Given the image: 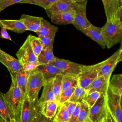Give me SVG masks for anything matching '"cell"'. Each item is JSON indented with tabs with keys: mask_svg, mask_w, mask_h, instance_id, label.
<instances>
[{
	"mask_svg": "<svg viewBox=\"0 0 122 122\" xmlns=\"http://www.w3.org/2000/svg\"><path fill=\"white\" fill-rule=\"evenodd\" d=\"M3 96L11 111L14 119L19 122L26 94L14 82L11 81L10 89L5 93H3Z\"/></svg>",
	"mask_w": 122,
	"mask_h": 122,
	"instance_id": "1",
	"label": "cell"
},
{
	"mask_svg": "<svg viewBox=\"0 0 122 122\" xmlns=\"http://www.w3.org/2000/svg\"><path fill=\"white\" fill-rule=\"evenodd\" d=\"M102 33L108 49L122 41V27L116 21L107 20L102 27Z\"/></svg>",
	"mask_w": 122,
	"mask_h": 122,
	"instance_id": "2",
	"label": "cell"
},
{
	"mask_svg": "<svg viewBox=\"0 0 122 122\" xmlns=\"http://www.w3.org/2000/svg\"><path fill=\"white\" fill-rule=\"evenodd\" d=\"M42 74L34 70L28 78L26 95L32 101L38 100V96L40 90L45 82Z\"/></svg>",
	"mask_w": 122,
	"mask_h": 122,
	"instance_id": "3",
	"label": "cell"
},
{
	"mask_svg": "<svg viewBox=\"0 0 122 122\" xmlns=\"http://www.w3.org/2000/svg\"><path fill=\"white\" fill-rule=\"evenodd\" d=\"M100 65L101 62L92 65H83L78 76L79 85L85 90L98 76Z\"/></svg>",
	"mask_w": 122,
	"mask_h": 122,
	"instance_id": "4",
	"label": "cell"
},
{
	"mask_svg": "<svg viewBox=\"0 0 122 122\" xmlns=\"http://www.w3.org/2000/svg\"><path fill=\"white\" fill-rule=\"evenodd\" d=\"M16 56L22 66L28 64L38 65L37 57L32 50L28 38L17 52Z\"/></svg>",
	"mask_w": 122,
	"mask_h": 122,
	"instance_id": "5",
	"label": "cell"
},
{
	"mask_svg": "<svg viewBox=\"0 0 122 122\" xmlns=\"http://www.w3.org/2000/svg\"><path fill=\"white\" fill-rule=\"evenodd\" d=\"M106 96L101 94L94 104L90 108L88 118L92 122H102L106 116Z\"/></svg>",
	"mask_w": 122,
	"mask_h": 122,
	"instance_id": "6",
	"label": "cell"
},
{
	"mask_svg": "<svg viewBox=\"0 0 122 122\" xmlns=\"http://www.w3.org/2000/svg\"><path fill=\"white\" fill-rule=\"evenodd\" d=\"M38 100L30 101L26 95L19 122H31L39 112Z\"/></svg>",
	"mask_w": 122,
	"mask_h": 122,
	"instance_id": "7",
	"label": "cell"
},
{
	"mask_svg": "<svg viewBox=\"0 0 122 122\" xmlns=\"http://www.w3.org/2000/svg\"><path fill=\"white\" fill-rule=\"evenodd\" d=\"M51 64L61 70L64 74H69L77 76L81 72L84 65L57 57Z\"/></svg>",
	"mask_w": 122,
	"mask_h": 122,
	"instance_id": "8",
	"label": "cell"
},
{
	"mask_svg": "<svg viewBox=\"0 0 122 122\" xmlns=\"http://www.w3.org/2000/svg\"><path fill=\"white\" fill-rule=\"evenodd\" d=\"M87 1L77 3L75 9V17L73 25L80 31L92 25L86 16Z\"/></svg>",
	"mask_w": 122,
	"mask_h": 122,
	"instance_id": "9",
	"label": "cell"
},
{
	"mask_svg": "<svg viewBox=\"0 0 122 122\" xmlns=\"http://www.w3.org/2000/svg\"><path fill=\"white\" fill-rule=\"evenodd\" d=\"M106 103L116 122H122V110L120 105V95L113 93L108 88L106 95Z\"/></svg>",
	"mask_w": 122,
	"mask_h": 122,
	"instance_id": "10",
	"label": "cell"
},
{
	"mask_svg": "<svg viewBox=\"0 0 122 122\" xmlns=\"http://www.w3.org/2000/svg\"><path fill=\"white\" fill-rule=\"evenodd\" d=\"M77 2L73 0H58L49 8L45 9L48 17L51 18L54 15L75 10Z\"/></svg>",
	"mask_w": 122,
	"mask_h": 122,
	"instance_id": "11",
	"label": "cell"
},
{
	"mask_svg": "<svg viewBox=\"0 0 122 122\" xmlns=\"http://www.w3.org/2000/svg\"><path fill=\"white\" fill-rule=\"evenodd\" d=\"M119 55V51L118 50L109 58L101 62L98 76H103L110 81L112 72L118 63Z\"/></svg>",
	"mask_w": 122,
	"mask_h": 122,
	"instance_id": "12",
	"label": "cell"
},
{
	"mask_svg": "<svg viewBox=\"0 0 122 122\" xmlns=\"http://www.w3.org/2000/svg\"><path fill=\"white\" fill-rule=\"evenodd\" d=\"M109 81L103 76H98L85 89L86 93L88 94L97 92L106 96L109 88Z\"/></svg>",
	"mask_w": 122,
	"mask_h": 122,
	"instance_id": "13",
	"label": "cell"
},
{
	"mask_svg": "<svg viewBox=\"0 0 122 122\" xmlns=\"http://www.w3.org/2000/svg\"><path fill=\"white\" fill-rule=\"evenodd\" d=\"M0 62L8 70L10 73L15 72L22 68L18 59L2 50L0 48Z\"/></svg>",
	"mask_w": 122,
	"mask_h": 122,
	"instance_id": "14",
	"label": "cell"
},
{
	"mask_svg": "<svg viewBox=\"0 0 122 122\" xmlns=\"http://www.w3.org/2000/svg\"><path fill=\"white\" fill-rule=\"evenodd\" d=\"M38 105L40 113L47 119L52 120L57 112L59 104L56 101H51L38 103Z\"/></svg>",
	"mask_w": 122,
	"mask_h": 122,
	"instance_id": "15",
	"label": "cell"
},
{
	"mask_svg": "<svg viewBox=\"0 0 122 122\" xmlns=\"http://www.w3.org/2000/svg\"><path fill=\"white\" fill-rule=\"evenodd\" d=\"M81 31L96 42L102 48H105L106 44L102 35V28L96 27L92 24Z\"/></svg>",
	"mask_w": 122,
	"mask_h": 122,
	"instance_id": "16",
	"label": "cell"
},
{
	"mask_svg": "<svg viewBox=\"0 0 122 122\" xmlns=\"http://www.w3.org/2000/svg\"><path fill=\"white\" fill-rule=\"evenodd\" d=\"M41 72L45 81L53 79L59 74H63V72L51 63L38 65L34 70Z\"/></svg>",
	"mask_w": 122,
	"mask_h": 122,
	"instance_id": "17",
	"label": "cell"
},
{
	"mask_svg": "<svg viewBox=\"0 0 122 122\" xmlns=\"http://www.w3.org/2000/svg\"><path fill=\"white\" fill-rule=\"evenodd\" d=\"M43 18L32 16L26 14H22L20 20L24 24L27 30L34 32H37L40 29Z\"/></svg>",
	"mask_w": 122,
	"mask_h": 122,
	"instance_id": "18",
	"label": "cell"
},
{
	"mask_svg": "<svg viewBox=\"0 0 122 122\" xmlns=\"http://www.w3.org/2000/svg\"><path fill=\"white\" fill-rule=\"evenodd\" d=\"M107 20L116 21L119 8L117 0H102Z\"/></svg>",
	"mask_w": 122,
	"mask_h": 122,
	"instance_id": "19",
	"label": "cell"
},
{
	"mask_svg": "<svg viewBox=\"0 0 122 122\" xmlns=\"http://www.w3.org/2000/svg\"><path fill=\"white\" fill-rule=\"evenodd\" d=\"M75 14V10H72L54 15L50 19L51 21L56 24L66 25L73 24Z\"/></svg>",
	"mask_w": 122,
	"mask_h": 122,
	"instance_id": "20",
	"label": "cell"
},
{
	"mask_svg": "<svg viewBox=\"0 0 122 122\" xmlns=\"http://www.w3.org/2000/svg\"><path fill=\"white\" fill-rule=\"evenodd\" d=\"M10 74L11 77V81L14 82L26 94L28 77L23 68L16 72H10Z\"/></svg>",
	"mask_w": 122,
	"mask_h": 122,
	"instance_id": "21",
	"label": "cell"
},
{
	"mask_svg": "<svg viewBox=\"0 0 122 122\" xmlns=\"http://www.w3.org/2000/svg\"><path fill=\"white\" fill-rule=\"evenodd\" d=\"M0 21L2 28H5L12 31L21 33L27 30L25 25L20 20H0Z\"/></svg>",
	"mask_w": 122,
	"mask_h": 122,
	"instance_id": "22",
	"label": "cell"
},
{
	"mask_svg": "<svg viewBox=\"0 0 122 122\" xmlns=\"http://www.w3.org/2000/svg\"><path fill=\"white\" fill-rule=\"evenodd\" d=\"M53 79H49L45 81L42 94L38 101V103L55 101V95L53 90Z\"/></svg>",
	"mask_w": 122,
	"mask_h": 122,
	"instance_id": "23",
	"label": "cell"
},
{
	"mask_svg": "<svg viewBox=\"0 0 122 122\" xmlns=\"http://www.w3.org/2000/svg\"><path fill=\"white\" fill-rule=\"evenodd\" d=\"M58 31V27L51 25L48 21L42 19L39 30L35 33L38 36H50L55 37Z\"/></svg>",
	"mask_w": 122,
	"mask_h": 122,
	"instance_id": "24",
	"label": "cell"
},
{
	"mask_svg": "<svg viewBox=\"0 0 122 122\" xmlns=\"http://www.w3.org/2000/svg\"><path fill=\"white\" fill-rule=\"evenodd\" d=\"M0 117L6 122H10L11 120L14 119V115L1 92H0Z\"/></svg>",
	"mask_w": 122,
	"mask_h": 122,
	"instance_id": "25",
	"label": "cell"
},
{
	"mask_svg": "<svg viewBox=\"0 0 122 122\" xmlns=\"http://www.w3.org/2000/svg\"><path fill=\"white\" fill-rule=\"evenodd\" d=\"M109 88L113 93L121 95L122 93V73L113 76L110 80Z\"/></svg>",
	"mask_w": 122,
	"mask_h": 122,
	"instance_id": "26",
	"label": "cell"
},
{
	"mask_svg": "<svg viewBox=\"0 0 122 122\" xmlns=\"http://www.w3.org/2000/svg\"><path fill=\"white\" fill-rule=\"evenodd\" d=\"M56 58L53 52V50L42 49L37 57L38 65L51 63Z\"/></svg>",
	"mask_w": 122,
	"mask_h": 122,
	"instance_id": "27",
	"label": "cell"
},
{
	"mask_svg": "<svg viewBox=\"0 0 122 122\" xmlns=\"http://www.w3.org/2000/svg\"><path fill=\"white\" fill-rule=\"evenodd\" d=\"M78 85H79L78 76L63 74L61 84L62 92L71 88H76Z\"/></svg>",
	"mask_w": 122,
	"mask_h": 122,
	"instance_id": "28",
	"label": "cell"
},
{
	"mask_svg": "<svg viewBox=\"0 0 122 122\" xmlns=\"http://www.w3.org/2000/svg\"><path fill=\"white\" fill-rule=\"evenodd\" d=\"M70 115L65 105H59L57 112L52 120V122H69Z\"/></svg>",
	"mask_w": 122,
	"mask_h": 122,
	"instance_id": "29",
	"label": "cell"
},
{
	"mask_svg": "<svg viewBox=\"0 0 122 122\" xmlns=\"http://www.w3.org/2000/svg\"><path fill=\"white\" fill-rule=\"evenodd\" d=\"M63 74H57L53 79V90L55 95V101L59 102V100L62 92L61 84Z\"/></svg>",
	"mask_w": 122,
	"mask_h": 122,
	"instance_id": "30",
	"label": "cell"
},
{
	"mask_svg": "<svg viewBox=\"0 0 122 122\" xmlns=\"http://www.w3.org/2000/svg\"><path fill=\"white\" fill-rule=\"evenodd\" d=\"M80 110L76 122H85L89 117L90 107L83 100L80 102Z\"/></svg>",
	"mask_w": 122,
	"mask_h": 122,
	"instance_id": "31",
	"label": "cell"
},
{
	"mask_svg": "<svg viewBox=\"0 0 122 122\" xmlns=\"http://www.w3.org/2000/svg\"><path fill=\"white\" fill-rule=\"evenodd\" d=\"M27 38L29 39L34 53L37 57L43 49L39 37L30 34Z\"/></svg>",
	"mask_w": 122,
	"mask_h": 122,
	"instance_id": "32",
	"label": "cell"
},
{
	"mask_svg": "<svg viewBox=\"0 0 122 122\" xmlns=\"http://www.w3.org/2000/svg\"><path fill=\"white\" fill-rule=\"evenodd\" d=\"M85 94V90L80 86L78 85L75 88L73 92L68 101L76 103H79L83 99Z\"/></svg>",
	"mask_w": 122,
	"mask_h": 122,
	"instance_id": "33",
	"label": "cell"
},
{
	"mask_svg": "<svg viewBox=\"0 0 122 122\" xmlns=\"http://www.w3.org/2000/svg\"><path fill=\"white\" fill-rule=\"evenodd\" d=\"M58 0H24L21 3H29L40 6L45 10L49 8L52 4Z\"/></svg>",
	"mask_w": 122,
	"mask_h": 122,
	"instance_id": "34",
	"label": "cell"
},
{
	"mask_svg": "<svg viewBox=\"0 0 122 122\" xmlns=\"http://www.w3.org/2000/svg\"><path fill=\"white\" fill-rule=\"evenodd\" d=\"M101 93L97 92H94L85 95L83 100H84L88 104L90 108L92 107L97 100L100 97Z\"/></svg>",
	"mask_w": 122,
	"mask_h": 122,
	"instance_id": "35",
	"label": "cell"
},
{
	"mask_svg": "<svg viewBox=\"0 0 122 122\" xmlns=\"http://www.w3.org/2000/svg\"><path fill=\"white\" fill-rule=\"evenodd\" d=\"M38 37L41 43L43 49L53 50L54 37L44 36H38Z\"/></svg>",
	"mask_w": 122,
	"mask_h": 122,
	"instance_id": "36",
	"label": "cell"
},
{
	"mask_svg": "<svg viewBox=\"0 0 122 122\" xmlns=\"http://www.w3.org/2000/svg\"><path fill=\"white\" fill-rule=\"evenodd\" d=\"M75 88H71L61 92L59 100V105L63 104L65 102L68 101L69 100Z\"/></svg>",
	"mask_w": 122,
	"mask_h": 122,
	"instance_id": "37",
	"label": "cell"
},
{
	"mask_svg": "<svg viewBox=\"0 0 122 122\" xmlns=\"http://www.w3.org/2000/svg\"><path fill=\"white\" fill-rule=\"evenodd\" d=\"M24 0H0V12L11 5L20 3Z\"/></svg>",
	"mask_w": 122,
	"mask_h": 122,
	"instance_id": "38",
	"label": "cell"
},
{
	"mask_svg": "<svg viewBox=\"0 0 122 122\" xmlns=\"http://www.w3.org/2000/svg\"><path fill=\"white\" fill-rule=\"evenodd\" d=\"M78 103L70 102L69 101L65 102L63 103V104L65 105V106L67 108V110L70 116L71 115V114L72 113V112H74Z\"/></svg>",
	"mask_w": 122,
	"mask_h": 122,
	"instance_id": "39",
	"label": "cell"
},
{
	"mask_svg": "<svg viewBox=\"0 0 122 122\" xmlns=\"http://www.w3.org/2000/svg\"><path fill=\"white\" fill-rule=\"evenodd\" d=\"M80 110V102L78 103L71 115L70 116V120L69 122H76L78 117V115L79 113Z\"/></svg>",
	"mask_w": 122,
	"mask_h": 122,
	"instance_id": "40",
	"label": "cell"
},
{
	"mask_svg": "<svg viewBox=\"0 0 122 122\" xmlns=\"http://www.w3.org/2000/svg\"><path fill=\"white\" fill-rule=\"evenodd\" d=\"M51 120L47 119L39 112L36 117L31 122H50Z\"/></svg>",
	"mask_w": 122,
	"mask_h": 122,
	"instance_id": "41",
	"label": "cell"
},
{
	"mask_svg": "<svg viewBox=\"0 0 122 122\" xmlns=\"http://www.w3.org/2000/svg\"><path fill=\"white\" fill-rule=\"evenodd\" d=\"M105 122H116L114 118L111 113L109 109L107 106L106 109V116L105 119Z\"/></svg>",
	"mask_w": 122,
	"mask_h": 122,
	"instance_id": "42",
	"label": "cell"
},
{
	"mask_svg": "<svg viewBox=\"0 0 122 122\" xmlns=\"http://www.w3.org/2000/svg\"><path fill=\"white\" fill-rule=\"evenodd\" d=\"M0 30V37L1 38L9 40L10 41H12L11 38H10V36L8 33L7 31V29L5 28H1Z\"/></svg>",
	"mask_w": 122,
	"mask_h": 122,
	"instance_id": "43",
	"label": "cell"
},
{
	"mask_svg": "<svg viewBox=\"0 0 122 122\" xmlns=\"http://www.w3.org/2000/svg\"><path fill=\"white\" fill-rule=\"evenodd\" d=\"M116 21L122 27V4L119 8Z\"/></svg>",
	"mask_w": 122,
	"mask_h": 122,
	"instance_id": "44",
	"label": "cell"
},
{
	"mask_svg": "<svg viewBox=\"0 0 122 122\" xmlns=\"http://www.w3.org/2000/svg\"><path fill=\"white\" fill-rule=\"evenodd\" d=\"M119 51V55L117 59V62L119 63L122 61V41H121V44L120 48L118 49Z\"/></svg>",
	"mask_w": 122,
	"mask_h": 122,
	"instance_id": "45",
	"label": "cell"
},
{
	"mask_svg": "<svg viewBox=\"0 0 122 122\" xmlns=\"http://www.w3.org/2000/svg\"><path fill=\"white\" fill-rule=\"evenodd\" d=\"M74 0L75 2H77V3H79V2H82L85 1H87V0Z\"/></svg>",
	"mask_w": 122,
	"mask_h": 122,
	"instance_id": "46",
	"label": "cell"
},
{
	"mask_svg": "<svg viewBox=\"0 0 122 122\" xmlns=\"http://www.w3.org/2000/svg\"><path fill=\"white\" fill-rule=\"evenodd\" d=\"M120 105L122 110V93L120 95Z\"/></svg>",
	"mask_w": 122,
	"mask_h": 122,
	"instance_id": "47",
	"label": "cell"
},
{
	"mask_svg": "<svg viewBox=\"0 0 122 122\" xmlns=\"http://www.w3.org/2000/svg\"><path fill=\"white\" fill-rule=\"evenodd\" d=\"M118 4H119V7L122 4V0H117Z\"/></svg>",
	"mask_w": 122,
	"mask_h": 122,
	"instance_id": "48",
	"label": "cell"
},
{
	"mask_svg": "<svg viewBox=\"0 0 122 122\" xmlns=\"http://www.w3.org/2000/svg\"><path fill=\"white\" fill-rule=\"evenodd\" d=\"M10 122H17L15 120V119H13L11 120H10Z\"/></svg>",
	"mask_w": 122,
	"mask_h": 122,
	"instance_id": "49",
	"label": "cell"
},
{
	"mask_svg": "<svg viewBox=\"0 0 122 122\" xmlns=\"http://www.w3.org/2000/svg\"><path fill=\"white\" fill-rule=\"evenodd\" d=\"M0 122H6L4 120H3L0 117Z\"/></svg>",
	"mask_w": 122,
	"mask_h": 122,
	"instance_id": "50",
	"label": "cell"
},
{
	"mask_svg": "<svg viewBox=\"0 0 122 122\" xmlns=\"http://www.w3.org/2000/svg\"><path fill=\"white\" fill-rule=\"evenodd\" d=\"M92 122L91 121H90V120H89V119L88 118L86 121V122Z\"/></svg>",
	"mask_w": 122,
	"mask_h": 122,
	"instance_id": "51",
	"label": "cell"
},
{
	"mask_svg": "<svg viewBox=\"0 0 122 122\" xmlns=\"http://www.w3.org/2000/svg\"><path fill=\"white\" fill-rule=\"evenodd\" d=\"M0 27L1 28H2V24L1 23V21H0Z\"/></svg>",
	"mask_w": 122,
	"mask_h": 122,
	"instance_id": "52",
	"label": "cell"
},
{
	"mask_svg": "<svg viewBox=\"0 0 122 122\" xmlns=\"http://www.w3.org/2000/svg\"><path fill=\"white\" fill-rule=\"evenodd\" d=\"M50 122H52V120H51L50 121Z\"/></svg>",
	"mask_w": 122,
	"mask_h": 122,
	"instance_id": "53",
	"label": "cell"
},
{
	"mask_svg": "<svg viewBox=\"0 0 122 122\" xmlns=\"http://www.w3.org/2000/svg\"><path fill=\"white\" fill-rule=\"evenodd\" d=\"M102 122H105V120H103V121H102Z\"/></svg>",
	"mask_w": 122,
	"mask_h": 122,
	"instance_id": "54",
	"label": "cell"
}]
</instances>
